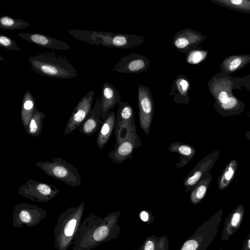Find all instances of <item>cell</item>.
Returning <instances> with one entry per match:
<instances>
[{
    "label": "cell",
    "instance_id": "12",
    "mask_svg": "<svg viewBox=\"0 0 250 250\" xmlns=\"http://www.w3.org/2000/svg\"><path fill=\"white\" fill-rule=\"evenodd\" d=\"M221 150H215L204 157L190 171L183 181L186 192L192 190L203 176L209 172L219 158Z\"/></svg>",
    "mask_w": 250,
    "mask_h": 250
},
{
    "label": "cell",
    "instance_id": "35",
    "mask_svg": "<svg viewBox=\"0 0 250 250\" xmlns=\"http://www.w3.org/2000/svg\"><path fill=\"white\" fill-rule=\"evenodd\" d=\"M243 87L250 90V74L242 77Z\"/></svg>",
    "mask_w": 250,
    "mask_h": 250
},
{
    "label": "cell",
    "instance_id": "11",
    "mask_svg": "<svg viewBox=\"0 0 250 250\" xmlns=\"http://www.w3.org/2000/svg\"><path fill=\"white\" fill-rule=\"evenodd\" d=\"M138 98L140 125L143 131L149 135L154 110V100L149 87L139 85Z\"/></svg>",
    "mask_w": 250,
    "mask_h": 250
},
{
    "label": "cell",
    "instance_id": "1",
    "mask_svg": "<svg viewBox=\"0 0 250 250\" xmlns=\"http://www.w3.org/2000/svg\"><path fill=\"white\" fill-rule=\"evenodd\" d=\"M120 214L113 212L102 218L89 213L78 228L72 250H91L116 238L119 233L117 219Z\"/></svg>",
    "mask_w": 250,
    "mask_h": 250
},
{
    "label": "cell",
    "instance_id": "23",
    "mask_svg": "<svg viewBox=\"0 0 250 250\" xmlns=\"http://www.w3.org/2000/svg\"><path fill=\"white\" fill-rule=\"evenodd\" d=\"M168 150L180 155V161L175 164V167L177 168L186 166L195 154V149L193 146L187 143L180 142H174L170 144Z\"/></svg>",
    "mask_w": 250,
    "mask_h": 250
},
{
    "label": "cell",
    "instance_id": "32",
    "mask_svg": "<svg viewBox=\"0 0 250 250\" xmlns=\"http://www.w3.org/2000/svg\"><path fill=\"white\" fill-rule=\"evenodd\" d=\"M208 51L207 50L196 48L186 54V62L190 64H198L207 59Z\"/></svg>",
    "mask_w": 250,
    "mask_h": 250
},
{
    "label": "cell",
    "instance_id": "5",
    "mask_svg": "<svg viewBox=\"0 0 250 250\" xmlns=\"http://www.w3.org/2000/svg\"><path fill=\"white\" fill-rule=\"evenodd\" d=\"M223 213L222 209L217 211L185 242L181 250H206L217 234Z\"/></svg>",
    "mask_w": 250,
    "mask_h": 250
},
{
    "label": "cell",
    "instance_id": "38",
    "mask_svg": "<svg viewBox=\"0 0 250 250\" xmlns=\"http://www.w3.org/2000/svg\"><path fill=\"white\" fill-rule=\"evenodd\" d=\"M0 61H5V60L3 59V58L2 57V56L1 55L0 56Z\"/></svg>",
    "mask_w": 250,
    "mask_h": 250
},
{
    "label": "cell",
    "instance_id": "9",
    "mask_svg": "<svg viewBox=\"0 0 250 250\" xmlns=\"http://www.w3.org/2000/svg\"><path fill=\"white\" fill-rule=\"evenodd\" d=\"M18 192L19 195L32 201L46 203L56 197L60 190L45 182L29 179L19 188Z\"/></svg>",
    "mask_w": 250,
    "mask_h": 250
},
{
    "label": "cell",
    "instance_id": "29",
    "mask_svg": "<svg viewBox=\"0 0 250 250\" xmlns=\"http://www.w3.org/2000/svg\"><path fill=\"white\" fill-rule=\"evenodd\" d=\"M210 1L229 9L250 14V0H210Z\"/></svg>",
    "mask_w": 250,
    "mask_h": 250
},
{
    "label": "cell",
    "instance_id": "17",
    "mask_svg": "<svg viewBox=\"0 0 250 250\" xmlns=\"http://www.w3.org/2000/svg\"><path fill=\"white\" fill-rule=\"evenodd\" d=\"M17 36L29 43L42 47L63 50L70 49V46L62 41L41 33L20 32Z\"/></svg>",
    "mask_w": 250,
    "mask_h": 250
},
{
    "label": "cell",
    "instance_id": "8",
    "mask_svg": "<svg viewBox=\"0 0 250 250\" xmlns=\"http://www.w3.org/2000/svg\"><path fill=\"white\" fill-rule=\"evenodd\" d=\"M47 215L46 210L38 206L26 203L16 205L13 211L15 228L33 227L38 225Z\"/></svg>",
    "mask_w": 250,
    "mask_h": 250
},
{
    "label": "cell",
    "instance_id": "26",
    "mask_svg": "<svg viewBox=\"0 0 250 250\" xmlns=\"http://www.w3.org/2000/svg\"><path fill=\"white\" fill-rule=\"evenodd\" d=\"M36 109L34 97L30 91L27 90L22 97L21 112V119L24 130L27 128Z\"/></svg>",
    "mask_w": 250,
    "mask_h": 250
},
{
    "label": "cell",
    "instance_id": "4",
    "mask_svg": "<svg viewBox=\"0 0 250 250\" xmlns=\"http://www.w3.org/2000/svg\"><path fill=\"white\" fill-rule=\"evenodd\" d=\"M85 204L70 207L60 214L56 222L54 246L57 250H67L73 244L78 228L82 222Z\"/></svg>",
    "mask_w": 250,
    "mask_h": 250
},
{
    "label": "cell",
    "instance_id": "21",
    "mask_svg": "<svg viewBox=\"0 0 250 250\" xmlns=\"http://www.w3.org/2000/svg\"><path fill=\"white\" fill-rule=\"evenodd\" d=\"M244 206L240 205L229 215L225 222L221 240H228L230 236L239 228L244 219Z\"/></svg>",
    "mask_w": 250,
    "mask_h": 250
},
{
    "label": "cell",
    "instance_id": "18",
    "mask_svg": "<svg viewBox=\"0 0 250 250\" xmlns=\"http://www.w3.org/2000/svg\"><path fill=\"white\" fill-rule=\"evenodd\" d=\"M102 107L101 98L98 96L94 107L78 128L80 132L90 136L100 129L103 123L101 118Z\"/></svg>",
    "mask_w": 250,
    "mask_h": 250
},
{
    "label": "cell",
    "instance_id": "22",
    "mask_svg": "<svg viewBox=\"0 0 250 250\" xmlns=\"http://www.w3.org/2000/svg\"><path fill=\"white\" fill-rule=\"evenodd\" d=\"M213 107L219 116L223 117H230L242 113L245 109V104L242 101L234 95L229 97L226 103H214Z\"/></svg>",
    "mask_w": 250,
    "mask_h": 250
},
{
    "label": "cell",
    "instance_id": "24",
    "mask_svg": "<svg viewBox=\"0 0 250 250\" xmlns=\"http://www.w3.org/2000/svg\"><path fill=\"white\" fill-rule=\"evenodd\" d=\"M250 63V54L234 55L226 58L220 65L221 72L230 75Z\"/></svg>",
    "mask_w": 250,
    "mask_h": 250
},
{
    "label": "cell",
    "instance_id": "33",
    "mask_svg": "<svg viewBox=\"0 0 250 250\" xmlns=\"http://www.w3.org/2000/svg\"><path fill=\"white\" fill-rule=\"evenodd\" d=\"M0 45L2 47L10 51L21 50L14 40L4 35L1 34L0 36Z\"/></svg>",
    "mask_w": 250,
    "mask_h": 250
},
{
    "label": "cell",
    "instance_id": "31",
    "mask_svg": "<svg viewBox=\"0 0 250 250\" xmlns=\"http://www.w3.org/2000/svg\"><path fill=\"white\" fill-rule=\"evenodd\" d=\"M30 25V23L21 19H16L7 15L0 18V28L3 30H13L23 29Z\"/></svg>",
    "mask_w": 250,
    "mask_h": 250
},
{
    "label": "cell",
    "instance_id": "15",
    "mask_svg": "<svg viewBox=\"0 0 250 250\" xmlns=\"http://www.w3.org/2000/svg\"><path fill=\"white\" fill-rule=\"evenodd\" d=\"M142 145L137 132L135 131L127 139L116 142L114 149L108 153V157L113 162L121 164L126 159H131L134 149Z\"/></svg>",
    "mask_w": 250,
    "mask_h": 250
},
{
    "label": "cell",
    "instance_id": "16",
    "mask_svg": "<svg viewBox=\"0 0 250 250\" xmlns=\"http://www.w3.org/2000/svg\"><path fill=\"white\" fill-rule=\"evenodd\" d=\"M150 62L146 56L137 53H131L121 58L114 65L113 69L125 73H138L146 71L150 66Z\"/></svg>",
    "mask_w": 250,
    "mask_h": 250
},
{
    "label": "cell",
    "instance_id": "10",
    "mask_svg": "<svg viewBox=\"0 0 250 250\" xmlns=\"http://www.w3.org/2000/svg\"><path fill=\"white\" fill-rule=\"evenodd\" d=\"M114 129L116 142L127 139L136 131L133 107L128 102L121 101L119 104Z\"/></svg>",
    "mask_w": 250,
    "mask_h": 250
},
{
    "label": "cell",
    "instance_id": "37",
    "mask_svg": "<svg viewBox=\"0 0 250 250\" xmlns=\"http://www.w3.org/2000/svg\"><path fill=\"white\" fill-rule=\"evenodd\" d=\"M245 136L247 139L250 141V131H246L245 132Z\"/></svg>",
    "mask_w": 250,
    "mask_h": 250
},
{
    "label": "cell",
    "instance_id": "13",
    "mask_svg": "<svg viewBox=\"0 0 250 250\" xmlns=\"http://www.w3.org/2000/svg\"><path fill=\"white\" fill-rule=\"evenodd\" d=\"M94 95L95 91L91 90L78 102L66 123L64 135L70 134L80 127L92 109Z\"/></svg>",
    "mask_w": 250,
    "mask_h": 250
},
{
    "label": "cell",
    "instance_id": "2",
    "mask_svg": "<svg viewBox=\"0 0 250 250\" xmlns=\"http://www.w3.org/2000/svg\"><path fill=\"white\" fill-rule=\"evenodd\" d=\"M32 69L50 78L72 79L78 76L72 63L64 56L53 52H44L28 58Z\"/></svg>",
    "mask_w": 250,
    "mask_h": 250
},
{
    "label": "cell",
    "instance_id": "28",
    "mask_svg": "<svg viewBox=\"0 0 250 250\" xmlns=\"http://www.w3.org/2000/svg\"><path fill=\"white\" fill-rule=\"evenodd\" d=\"M211 180V174L207 172L191 190L190 200L192 204H197L204 198Z\"/></svg>",
    "mask_w": 250,
    "mask_h": 250
},
{
    "label": "cell",
    "instance_id": "7",
    "mask_svg": "<svg viewBox=\"0 0 250 250\" xmlns=\"http://www.w3.org/2000/svg\"><path fill=\"white\" fill-rule=\"evenodd\" d=\"M207 85L215 103L217 104L226 103L229 97L234 95L233 90H240L243 87L242 78L234 77L222 72L211 77Z\"/></svg>",
    "mask_w": 250,
    "mask_h": 250
},
{
    "label": "cell",
    "instance_id": "27",
    "mask_svg": "<svg viewBox=\"0 0 250 250\" xmlns=\"http://www.w3.org/2000/svg\"><path fill=\"white\" fill-rule=\"evenodd\" d=\"M238 167L236 159L231 160L225 167L218 177L217 187L219 190L228 188L233 180Z\"/></svg>",
    "mask_w": 250,
    "mask_h": 250
},
{
    "label": "cell",
    "instance_id": "34",
    "mask_svg": "<svg viewBox=\"0 0 250 250\" xmlns=\"http://www.w3.org/2000/svg\"><path fill=\"white\" fill-rule=\"evenodd\" d=\"M242 250H250V232L243 242Z\"/></svg>",
    "mask_w": 250,
    "mask_h": 250
},
{
    "label": "cell",
    "instance_id": "39",
    "mask_svg": "<svg viewBox=\"0 0 250 250\" xmlns=\"http://www.w3.org/2000/svg\"><path fill=\"white\" fill-rule=\"evenodd\" d=\"M223 250V249H221V248H220V249H218V250Z\"/></svg>",
    "mask_w": 250,
    "mask_h": 250
},
{
    "label": "cell",
    "instance_id": "14",
    "mask_svg": "<svg viewBox=\"0 0 250 250\" xmlns=\"http://www.w3.org/2000/svg\"><path fill=\"white\" fill-rule=\"evenodd\" d=\"M207 38L199 32L186 28L175 34L172 44L177 51L187 54L198 48Z\"/></svg>",
    "mask_w": 250,
    "mask_h": 250
},
{
    "label": "cell",
    "instance_id": "20",
    "mask_svg": "<svg viewBox=\"0 0 250 250\" xmlns=\"http://www.w3.org/2000/svg\"><path fill=\"white\" fill-rule=\"evenodd\" d=\"M190 83L187 77L180 75L172 82L170 96H174V102L179 104H188L189 102L188 91Z\"/></svg>",
    "mask_w": 250,
    "mask_h": 250
},
{
    "label": "cell",
    "instance_id": "25",
    "mask_svg": "<svg viewBox=\"0 0 250 250\" xmlns=\"http://www.w3.org/2000/svg\"><path fill=\"white\" fill-rule=\"evenodd\" d=\"M115 121L116 116L113 111H110L107 117L103 120L96 140L97 146L101 150L109 140L115 127Z\"/></svg>",
    "mask_w": 250,
    "mask_h": 250
},
{
    "label": "cell",
    "instance_id": "36",
    "mask_svg": "<svg viewBox=\"0 0 250 250\" xmlns=\"http://www.w3.org/2000/svg\"><path fill=\"white\" fill-rule=\"evenodd\" d=\"M141 220L144 222H146L148 219L149 215L147 211H142L140 214Z\"/></svg>",
    "mask_w": 250,
    "mask_h": 250
},
{
    "label": "cell",
    "instance_id": "3",
    "mask_svg": "<svg viewBox=\"0 0 250 250\" xmlns=\"http://www.w3.org/2000/svg\"><path fill=\"white\" fill-rule=\"evenodd\" d=\"M68 33L79 41L91 45H101L109 48H137L143 44L145 39L144 37L139 35L97 31L71 29L68 30Z\"/></svg>",
    "mask_w": 250,
    "mask_h": 250
},
{
    "label": "cell",
    "instance_id": "30",
    "mask_svg": "<svg viewBox=\"0 0 250 250\" xmlns=\"http://www.w3.org/2000/svg\"><path fill=\"white\" fill-rule=\"evenodd\" d=\"M45 117L46 115L43 112L36 108L27 128L25 129L26 134L35 137L39 136L42 131L43 119Z\"/></svg>",
    "mask_w": 250,
    "mask_h": 250
},
{
    "label": "cell",
    "instance_id": "6",
    "mask_svg": "<svg viewBox=\"0 0 250 250\" xmlns=\"http://www.w3.org/2000/svg\"><path fill=\"white\" fill-rule=\"evenodd\" d=\"M35 166L47 175L67 185L78 187L82 183L78 169L61 158H53L52 162H37Z\"/></svg>",
    "mask_w": 250,
    "mask_h": 250
},
{
    "label": "cell",
    "instance_id": "19",
    "mask_svg": "<svg viewBox=\"0 0 250 250\" xmlns=\"http://www.w3.org/2000/svg\"><path fill=\"white\" fill-rule=\"evenodd\" d=\"M101 101L102 105L101 118L104 120L115 105L120 103V93L112 84L105 82L102 89Z\"/></svg>",
    "mask_w": 250,
    "mask_h": 250
}]
</instances>
